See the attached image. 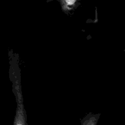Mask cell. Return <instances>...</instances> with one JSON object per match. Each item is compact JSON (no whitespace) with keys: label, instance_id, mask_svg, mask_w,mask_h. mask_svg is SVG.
I'll return each mask as SVG.
<instances>
[{"label":"cell","instance_id":"obj_1","mask_svg":"<svg viewBox=\"0 0 125 125\" xmlns=\"http://www.w3.org/2000/svg\"><path fill=\"white\" fill-rule=\"evenodd\" d=\"M18 96H17V107L16 111L15 117L13 121V125H29L27 123V117L24 105L23 104V100L21 99V94L18 92Z\"/></svg>","mask_w":125,"mask_h":125},{"label":"cell","instance_id":"obj_2","mask_svg":"<svg viewBox=\"0 0 125 125\" xmlns=\"http://www.w3.org/2000/svg\"><path fill=\"white\" fill-rule=\"evenodd\" d=\"M100 115L89 114L81 121V125H97Z\"/></svg>","mask_w":125,"mask_h":125},{"label":"cell","instance_id":"obj_3","mask_svg":"<svg viewBox=\"0 0 125 125\" xmlns=\"http://www.w3.org/2000/svg\"><path fill=\"white\" fill-rule=\"evenodd\" d=\"M64 1L68 6H72L75 3L76 0H64Z\"/></svg>","mask_w":125,"mask_h":125}]
</instances>
